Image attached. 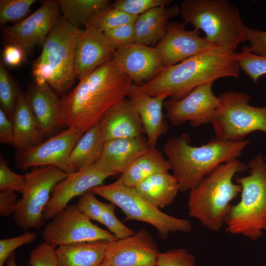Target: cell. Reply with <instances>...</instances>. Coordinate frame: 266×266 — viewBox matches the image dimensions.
I'll return each mask as SVG.
<instances>
[{
    "instance_id": "15",
    "label": "cell",
    "mask_w": 266,
    "mask_h": 266,
    "mask_svg": "<svg viewBox=\"0 0 266 266\" xmlns=\"http://www.w3.org/2000/svg\"><path fill=\"white\" fill-rule=\"evenodd\" d=\"M187 25L184 21L169 22L165 36L154 47L165 67L218 47L201 36L200 31L187 30Z\"/></svg>"
},
{
    "instance_id": "17",
    "label": "cell",
    "mask_w": 266,
    "mask_h": 266,
    "mask_svg": "<svg viewBox=\"0 0 266 266\" xmlns=\"http://www.w3.org/2000/svg\"><path fill=\"white\" fill-rule=\"evenodd\" d=\"M112 175L96 164L68 174L53 189L50 200L43 211L45 219H52L67 206L73 198L102 185L104 180Z\"/></svg>"
},
{
    "instance_id": "25",
    "label": "cell",
    "mask_w": 266,
    "mask_h": 266,
    "mask_svg": "<svg viewBox=\"0 0 266 266\" xmlns=\"http://www.w3.org/2000/svg\"><path fill=\"white\" fill-rule=\"evenodd\" d=\"M12 120L14 132V146L18 150H26L45 141V137L40 130L25 93L21 91L18 96Z\"/></svg>"
},
{
    "instance_id": "33",
    "label": "cell",
    "mask_w": 266,
    "mask_h": 266,
    "mask_svg": "<svg viewBox=\"0 0 266 266\" xmlns=\"http://www.w3.org/2000/svg\"><path fill=\"white\" fill-rule=\"evenodd\" d=\"M237 62L240 69L257 85L259 78L266 74V56L251 52L249 46H244L238 52Z\"/></svg>"
},
{
    "instance_id": "47",
    "label": "cell",
    "mask_w": 266,
    "mask_h": 266,
    "mask_svg": "<svg viewBox=\"0 0 266 266\" xmlns=\"http://www.w3.org/2000/svg\"><path fill=\"white\" fill-rule=\"evenodd\" d=\"M6 266H18L15 259V254L13 253L8 257L5 263ZM26 266H29L28 265Z\"/></svg>"
},
{
    "instance_id": "9",
    "label": "cell",
    "mask_w": 266,
    "mask_h": 266,
    "mask_svg": "<svg viewBox=\"0 0 266 266\" xmlns=\"http://www.w3.org/2000/svg\"><path fill=\"white\" fill-rule=\"evenodd\" d=\"M218 97L221 106L211 122L216 139L235 141L255 131L266 133V105H251L250 96L245 92L227 91Z\"/></svg>"
},
{
    "instance_id": "44",
    "label": "cell",
    "mask_w": 266,
    "mask_h": 266,
    "mask_svg": "<svg viewBox=\"0 0 266 266\" xmlns=\"http://www.w3.org/2000/svg\"><path fill=\"white\" fill-rule=\"evenodd\" d=\"M0 142L14 145V132L12 119L0 107Z\"/></svg>"
},
{
    "instance_id": "2",
    "label": "cell",
    "mask_w": 266,
    "mask_h": 266,
    "mask_svg": "<svg viewBox=\"0 0 266 266\" xmlns=\"http://www.w3.org/2000/svg\"><path fill=\"white\" fill-rule=\"evenodd\" d=\"M238 52L217 47L167 66L156 77L141 85L152 96L179 100L197 87L224 77L239 78Z\"/></svg>"
},
{
    "instance_id": "43",
    "label": "cell",
    "mask_w": 266,
    "mask_h": 266,
    "mask_svg": "<svg viewBox=\"0 0 266 266\" xmlns=\"http://www.w3.org/2000/svg\"><path fill=\"white\" fill-rule=\"evenodd\" d=\"M247 40L249 49L254 54L266 56V31L246 28Z\"/></svg>"
},
{
    "instance_id": "22",
    "label": "cell",
    "mask_w": 266,
    "mask_h": 266,
    "mask_svg": "<svg viewBox=\"0 0 266 266\" xmlns=\"http://www.w3.org/2000/svg\"><path fill=\"white\" fill-rule=\"evenodd\" d=\"M149 148L143 135L106 140L100 158L96 164L113 175L122 174Z\"/></svg>"
},
{
    "instance_id": "14",
    "label": "cell",
    "mask_w": 266,
    "mask_h": 266,
    "mask_svg": "<svg viewBox=\"0 0 266 266\" xmlns=\"http://www.w3.org/2000/svg\"><path fill=\"white\" fill-rule=\"evenodd\" d=\"M213 82L199 86L179 100L165 101L166 116L173 126L187 122L194 127L210 123L221 106L218 96L212 91Z\"/></svg>"
},
{
    "instance_id": "34",
    "label": "cell",
    "mask_w": 266,
    "mask_h": 266,
    "mask_svg": "<svg viewBox=\"0 0 266 266\" xmlns=\"http://www.w3.org/2000/svg\"><path fill=\"white\" fill-rule=\"evenodd\" d=\"M36 0H0V24L22 21Z\"/></svg>"
},
{
    "instance_id": "46",
    "label": "cell",
    "mask_w": 266,
    "mask_h": 266,
    "mask_svg": "<svg viewBox=\"0 0 266 266\" xmlns=\"http://www.w3.org/2000/svg\"><path fill=\"white\" fill-rule=\"evenodd\" d=\"M17 195L14 192L1 191L0 193V215L4 217L14 213L17 205Z\"/></svg>"
},
{
    "instance_id": "16",
    "label": "cell",
    "mask_w": 266,
    "mask_h": 266,
    "mask_svg": "<svg viewBox=\"0 0 266 266\" xmlns=\"http://www.w3.org/2000/svg\"><path fill=\"white\" fill-rule=\"evenodd\" d=\"M160 253L151 234L140 229L130 236L109 242L104 260L113 266H156Z\"/></svg>"
},
{
    "instance_id": "20",
    "label": "cell",
    "mask_w": 266,
    "mask_h": 266,
    "mask_svg": "<svg viewBox=\"0 0 266 266\" xmlns=\"http://www.w3.org/2000/svg\"><path fill=\"white\" fill-rule=\"evenodd\" d=\"M127 97L140 118L149 147H156L159 138L168 129L163 112L166 98L163 95L152 96L141 85L133 83Z\"/></svg>"
},
{
    "instance_id": "26",
    "label": "cell",
    "mask_w": 266,
    "mask_h": 266,
    "mask_svg": "<svg viewBox=\"0 0 266 266\" xmlns=\"http://www.w3.org/2000/svg\"><path fill=\"white\" fill-rule=\"evenodd\" d=\"M109 241L99 240L61 245L56 248L58 266H99Z\"/></svg>"
},
{
    "instance_id": "13",
    "label": "cell",
    "mask_w": 266,
    "mask_h": 266,
    "mask_svg": "<svg viewBox=\"0 0 266 266\" xmlns=\"http://www.w3.org/2000/svg\"><path fill=\"white\" fill-rule=\"evenodd\" d=\"M84 134L77 130L66 128L35 147L18 150L14 157L16 166L25 170L31 167L52 166L67 174L71 173L69 157Z\"/></svg>"
},
{
    "instance_id": "8",
    "label": "cell",
    "mask_w": 266,
    "mask_h": 266,
    "mask_svg": "<svg viewBox=\"0 0 266 266\" xmlns=\"http://www.w3.org/2000/svg\"><path fill=\"white\" fill-rule=\"evenodd\" d=\"M89 191L118 206L124 213L125 221L147 223L158 232L160 237L166 238L171 232L190 233V221L168 215L142 199L134 188L127 186L118 179L109 184L101 185Z\"/></svg>"
},
{
    "instance_id": "31",
    "label": "cell",
    "mask_w": 266,
    "mask_h": 266,
    "mask_svg": "<svg viewBox=\"0 0 266 266\" xmlns=\"http://www.w3.org/2000/svg\"><path fill=\"white\" fill-rule=\"evenodd\" d=\"M137 16L127 14L111 5L93 17L85 25L105 32L122 25L134 23Z\"/></svg>"
},
{
    "instance_id": "27",
    "label": "cell",
    "mask_w": 266,
    "mask_h": 266,
    "mask_svg": "<svg viewBox=\"0 0 266 266\" xmlns=\"http://www.w3.org/2000/svg\"><path fill=\"white\" fill-rule=\"evenodd\" d=\"M134 188L142 199L159 209L170 204L179 191L177 181L168 171L152 175Z\"/></svg>"
},
{
    "instance_id": "12",
    "label": "cell",
    "mask_w": 266,
    "mask_h": 266,
    "mask_svg": "<svg viewBox=\"0 0 266 266\" xmlns=\"http://www.w3.org/2000/svg\"><path fill=\"white\" fill-rule=\"evenodd\" d=\"M59 0H46L33 13L20 22L2 29L1 38L15 45L29 55L38 46L43 45L59 19Z\"/></svg>"
},
{
    "instance_id": "28",
    "label": "cell",
    "mask_w": 266,
    "mask_h": 266,
    "mask_svg": "<svg viewBox=\"0 0 266 266\" xmlns=\"http://www.w3.org/2000/svg\"><path fill=\"white\" fill-rule=\"evenodd\" d=\"M169 170L168 161L163 153L156 147H149L121 174L118 180L127 186L135 188L142 180Z\"/></svg>"
},
{
    "instance_id": "42",
    "label": "cell",
    "mask_w": 266,
    "mask_h": 266,
    "mask_svg": "<svg viewBox=\"0 0 266 266\" xmlns=\"http://www.w3.org/2000/svg\"><path fill=\"white\" fill-rule=\"evenodd\" d=\"M104 33L116 50L134 43L133 23L122 25Z\"/></svg>"
},
{
    "instance_id": "23",
    "label": "cell",
    "mask_w": 266,
    "mask_h": 266,
    "mask_svg": "<svg viewBox=\"0 0 266 266\" xmlns=\"http://www.w3.org/2000/svg\"><path fill=\"white\" fill-rule=\"evenodd\" d=\"M99 126L104 141L137 137L144 133L140 118L129 99H125L111 107Z\"/></svg>"
},
{
    "instance_id": "36",
    "label": "cell",
    "mask_w": 266,
    "mask_h": 266,
    "mask_svg": "<svg viewBox=\"0 0 266 266\" xmlns=\"http://www.w3.org/2000/svg\"><path fill=\"white\" fill-rule=\"evenodd\" d=\"M171 2L169 0H117L111 6L129 15L138 16L153 8L168 6Z\"/></svg>"
},
{
    "instance_id": "24",
    "label": "cell",
    "mask_w": 266,
    "mask_h": 266,
    "mask_svg": "<svg viewBox=\"0 0 266 266\" xmlns=\"http://www.w3.org/2000/svg\"><path fill=\"white\" fill-rule=\"evenodd\" d=\"M180 14L179 6H161L138 16L133 23L134 43L154 47L165 36L170 20Z\"/></svg>"
},
{
    "instance_id": "10",
    "label": "cell",
    "mask_w": 266,
    "mask_h": 266,
    "mask_svg": "<svg viewBox=\"0 0 266 266\" xmlns=\"http://www.w3.org/2000/svg\"><path fill=\"white\" fill-rule=\"evenodd\" d=\"M27 186L18 200L13 219L21 229H39L45 221L43 211L54 187L68 174L57 167L40 166L26 174Z\"/></svg>"
},
{
    "instance_id": "32",
    "label": "cell",
    "mask_w": 266,
    "mask_h": 266,
    "mask_svg": "<svg viewBox=\"0 0 266 266\" xmlns=\"http://www.w3.org/2000/svg\"><path fill=\"white\" fill-rule=\"evenodd\" d=\"M20 90L6 69L5 64L0 60V103L1 107L12 119L18 96Z\"/></svg>"
},
{
    "instance_id": "4",
    "label": "cell",
    "mask_w": 266,
    "mask_h": 266,
    "mask_svg": "<svg viewBox=\"0 0 266 266\" xmlns=\"http://www.w3.org/2000/svg\"><path fill=\"white\" fill-rule=\"evenodd\" d=\"M247 169V165L237 159L217 166L190 191L187 206L190 217L211 231H219L232 209L231 201L241 191L233 178Z\"/></svg>"
},
{
    "instance_id": "35",
    "label": "cell",
    "mask_w": 266,
    "mask_h": 266,
    "mask_svg": "<svg viewBox=\"0 0 266 266\" xmlns=\"http://www.w3.org/2000/svg\"><path fill=\"white\" fill-rule=\"evenodd\" d=\"M27 186L26 174L20 175L13 172L8 166L7 161L0 154V191L18 192L22 196Z\"/></svg>"
},
{
    "instance_id": "1",
    "label": "cell",
    "mask_w": 266,
    "mask_h": 266,
    "mask_svg": "<svg viewBox=\"0 0 266 266\" xmlns=\"http://www.w3.org/2000/svg\"><path fill=\"white\" fill-rule=\"evenodd\" d=\"M132 84L112 60L104 64L79 80L72 91L61 97L62 125L85 133L125 99Z\"/></svg>"
},
{
    "instance_id": "49",
    "label": "cell",
    "mask_w": 266,
    "mask_h": 266,
    "mask_svg": "<svg viewBox=\"0 0 266 266\" xmlns=\"http://www.w3.org/2000/svg\"><path fill=\"white\" fill-rule=\"evenodd\" d=\"M265 231H266V225H265Z\"/></svg>"
},
{
    "instance_id": "11",
    "label": "cell",
    "mask_w": 266,
    "mask_h": 266,
    "mask_svg": "<svg viewBox=\"0 0 266 266\" xmlns=\"http://www.w3.org/2000/svg\"><path fill=\"white\" fill-rule=\"evenodd\" d=\"M44 242L56 247L76 243L118 239L110 232L93 224L76 205L66 206L56 214L41 233Z\"/></svg>"
},
{
    "instance_id": "30",
    "label": "cell",
    "mask_w": 266,
    "mask_h": 266,
    "mask_svg": "<svg viewBox=\"0 0 266 266\" xmlns=\"http://www.w3.org/2000/svg\"><path fill=\"white\" fill-rule=\"evenodd\" d=\"M59 4L63 18L78 27L111 5L108 0H59Z\"/></svg>"
},
{
    "instance_id": "37",
    "label": "cell",
    "mask_w": 266,
    "mask_h": 266,
    "mask_svg": "<svg viewBox=\"0 0 266 266\" xmlns=\"http://www.w3.org/2000/svg\"><path fill=\"white\" fill-rule=\"evenodd\" d=\"M115 205L106 203L99 223L108 228L110 232L118 239H123L133 235L134 231L123 224L115 214Z\"/></svg>"
},
{
    "instance_id": "39",
    "label": "cell",
    "mask_w": 266,
    "mask_h": 266,
    "mask_svg": "<svg viewBox=\"0 0 266 266\" xmlns=\"http://www.w3.org/2000/svg\"><path fill=\"white\" fill-rule=\"evenodd\" d=\"M95 194L88 191L80 196L76 206L79 211L90 220L99 222L105 203L98 200Z\"/></svg>"
},
{
    "instance_id": "41",
    "label": "cell",
    "mask_w": 266,
    "mask_h": 266,
    "mask_svg": "<svg viewBox=\"0 0 266 266\" xmlns=\"http://www.w3.org/2000/svg\"><path fill=\"white\" fill-rule=\"evenodd\" d=\"M37 236L36 233L25 232L17 236L0 240V266H4L14 251L21 246L31 243Z\"/></svg>"
},
{
    "instance_id": "19",
    "label": "cell",
    "mask_w": 266,
    "mask_h": 266,
    "mask_svg": "<svg viewBox=\"0 0 266 266\" xmlns=\"http://www.w3.org/2000/svg\"><path fill=\"white\" fill-rule=\"evenodd\" d=\"M103 32L85 27L78 39L75 52L76 78L81 80L112 60L116 51Z\"/></svg>"
},
{
    "instance_id": "45",
    "label": "cell",
    "mask_w": 266,
    "mask_h": 266,
    "mask_svg": "<svg viewBox=\"0 0 266 266\" xmlns=\"http://www.w3.org/2000/svg\"><path fill=\"white\" fill-rule=\"evenodd\" d=\"M26 55L18 46L7 43L2 51V60L5 65L10 66H17L25 60Z\"/></svg>"
},
{
    "instance_id": "21",
    "label": "cell",
    "mask_w": 266,
    "mask_h": 266,
    "mask_svg": "<svg viewBox=\"0 0 266 266\" xmlns=\"http://www.w3.org/2000/svg\"><path fill=\"white\" fill-rule=\"evenodd\" d=\"M25 93L44 136L50 137L62 131L60 99L50 86L33 82L28 85Z\"/></svg>"
},
{
    "instance_id": "5",
    "label": "cell",
    "mask_w": 266,
    "mask_h": 266,
    "mask_svg": "<svg viewBox=\"0 0 266 266\" xmlns=\"http://www.w3.org/2000/svg\"><path fill=\"white\" fill-rule=\"evenodd\" d=\"M82 30L60 17L47 36L39 56L32 64V74L38 85L47 83L63 97L76 79L75 48Z\"/></svg>"
},
{
    "instance_id": "3",
    "label": "cell",
    "mask_w": 266,
    "mask_h": 266,
    "mask_svg": "<svg viewBox=\"0 0 266 266\" xmlns=\"http://www.w3.org/2000/svg\"><path fill=\"white\" fill-rule=\"evenodd\" d=\"M190 143L189 135L183 133L168 139L163 149L180 192L190 191L219 165L237 159L250 140L226 141L214 137L200 146Z\"/></svg>"
},
{
    "instance_id": "48",
    "label": "cell",
    "mask_w": 266,
    "mask_h": 266,
    "mask_svg": "<svg viewBox=\"0 0 266 266\" xmlns=\"http://www.w3.org/2000/svg\"><path fill=\"white\" fill-rule=\"evenodd\" d=\"M99 266H113L109 264L108 263L106 262L104 260L100 265Z\"/></svg>"
},
{
    "instance_id": "38",
    "label": "cell",
    "mask_w": 266,
    "mask_h": 266,
    "mask_svg": "<svg viewBox=\"0 0 266 266\" xmlns=\"http://www.w3.org/2000/svg\"><path fill=\"white\" fill-rule=\"evenodd\" d=\"M156 266H196L195 257L184 248H173L160 252Z\"/></svg>"
},
{
    "instance_id": "18",
    "label": "cell",
    "mask_w": 266,
    "mask_h": 266,
    "mask_svg": "<svg viewBox=\"0 0 266 266\" xmlns=\"http://www.w3.org/2000/svg\"><path fill=\"white\" fill-rule=\"evenodd\" d=\"M112 61L137 85L153 79L165 67L154 47L135 43L117 50Z\"/></svg>"
},
{
    "instance_id": "7",
    "label": "cell",
    "mask_w": 266,
    "mask_h": 266,
    "mask_svg": "<svg viewBox=\"0 0 266 266\" xmlns=\"http://www.w3.org/2000/svg\"><path fill=\"white\" fill-rule=\"evenodd\" d=\"M247 166L249 175L234 178L241 187V198L225 223L227 232L256 240L262 235L266 222V162L258 154Z\"/></svg>"
},
{
    "instance_id": "6",
    "label": "cell",
    "mask_w": 266,
    "mask_h": 266,
    "mask_svg": "<svg viewBox=\"0 0 266 266\" xmlns=\"http://www.w3.org/2000/svg\"><path fill=\"white\" fill-rule=\"evenodd\" d=\"M179 8L183 21L218 47L235 51L247 41L239 9L226 0H185Z\"/></svg>"
},
{
    "instance_id": "40",
    "label": "cell",
    "mask_w": 266,
    "mask_h": 266,
    "mask_svg": "<svg viewBox=\"0 0 266 266\" xmlns=\"http://www.w3.org/2000/svg\"><path fill=\"white\" fill-rule=\"evenodd\" d=\"M31 266H58L56 247L43 242L30 253Z\"/></svg>"
},
{
    "instance_id": "29",
    "label": "cell",
    "mask_w": 266,
    "mask_h": 266,
    "mask_svg": "<svg viewBox=\"0 0 266 266\" xmlns=\"http://www.w3.org/2000/svg\"><path fill=\"white\" fill-rule=\"evenodd\" d=\"M104 143L99 124L86 132L69 155L68 163L71 172L97 163L100 158Z\"/></svg>"
}]
</instances>
